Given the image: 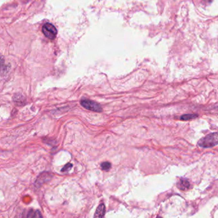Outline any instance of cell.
Here are the masks:
<instances>
[{
	"mask_svg": "<svg viewBox=\"0 0 218 218\" xmlns=\"http://www.w3.org/2000/svg\"><path fill=\"white\" fill-rule=\"evenodd\" d=\"M218 145V132H213L202 138L198 142V145L202 148H210Z\"/></svg>",
	"mask_w": 218,
	"mask_h": 218,
	"instance_id": "1",
	"label": "cell"
},
{
	"mask_svg": "<svg viewBox=\"0 0 218 218\" xmlns=\"http://www.w3.org/2000/svg\"><path fill=\"white\" fill-rule=\"evenodd\" d=\"M42 31L44 35L46 36L47 38L51 40H53L56 38L57 34V29L51 23L45 24L42 28Z\"/></svg>",
	"mask_w": 218,
	"mask_h": 218,
	"instance_id": "2",
	"label": "cell"
},
{
	"mask_svg": "<svg viewBox=\"0 0 218 218\" xmlns=\"http://www.w3.org/2000/svg\"><path fill=\"white\" fill-rule=\"evenodd\" d=\"M80 103L82 107L88 110L95 112H101L102 111V108L101 106V105L95 101L88 99H82Z\"/></svg>",
	"mask_w": 218,
	"mask_h": 218,
	"instance_id": "3",
	"label": "cell"
},
{
	"mask_svg": "<svg viewBox=\"0 0 218 218\" xmlns=\"http://www.w3.org/2000/svg\"><path fill=\"white\" fill-rule=\"evenodd\" d=\"M105 212H106V207H105V205L102 204L101 205H99V207H97L94 217H104V214H105Z\"/></svg>",
	"mask_w": 218,
	"mask_h": 218,
	"instance_id": "4",
	"label": "cell"
},
{
	"mask_svg": "<svg viewBox=\"0 0 218 218\" xmlns=\"http://www.w3.org/2000/svg\"><path fill=\"white\" fill-rule=\"evenodd\" d=\"M190 186V184L188 180L185 178H181L179 182V188L182 190H185L188 189Z\"/></svg>",
	"mask_w": 218,
	"mask_h": 218,
	"instance_id": "5",
	"label": "cell"
},
{
	"mask_svg": "<svg viewBox=\"0 0 218 218\" xmlns=\"http://www.w3.org/2000/svg\"><path fill=\"white\" fill-rule=\"evenodd\" d=\"M26 217H42V215L40 214V212L38 211V210H36V211H33V210H31L28 213V214L26 215Z\"/></svg>",
	"mask_w": 218,
	"mask_h": 218,
	"instance_id": "6",
	"label": "cell"
},
{
	"mask_svg": "<svg viewBox=\"0 0 218 218\" xmlns=\"http://www.w3.org/2000/svg\"><path fill=\"white\" fill-rule=\"evenodd\" d=\"M197 117H198V115L196 114H187L180 117V118L182 120H189L191 119H194Z\"/></svg>",
	"mask_w": 218,
	"mask_h": 218,
	"instance_id": "7",
	"label": "cell"
},
{
	"mask_svg": "<svg viewBox=\"0 0 218 218\" xmlns=\"http://www.w3.org/2000/svg\"><path fill=\"white\" fill-rule=\"evenodd\" d=\"M111 164L109 162H104L101 164V169L104 171H107L109 170L111 168Z\"/></svg>",
	"mask_w": 218,
	"mask_h": 218,
	"instance_id": "8",
	"label": "cell"
},
{
	"mask_svg": "<svg viewBox=\"0 0 218 218\" xmlns=\"http://www.w3.org/2000/svg\"><path fill=\"white\" fill-rule=\"evenodd\" d=\"M72 167V164H71V163H68V164H67L66 165H65L64 167L62 168V170H61L62 172H64V171H68Z\"/></svg>",
	"mask_w": 218,
	"mask_h": 218,
	"instance_id": "9",
	"label": "cell"
}]
</instances>
